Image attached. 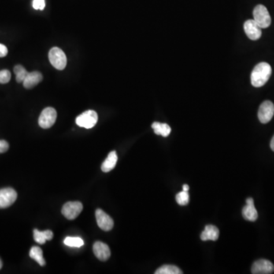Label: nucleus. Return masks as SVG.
I'll list each match as a JSON object with an SVG mask.
<instances>
[{"label": "nucleus", "instance_id": "nucleus-2", "mask_svg": "<svg viewBox=\"0 0 274 274\" xmlns=\"http://www.w3.org/2000/svg\"><path fill=\"white\" fill-rule=\"evenodd\" d=\"M253 20L255 21L261 29L267 28L271 25V17L264 5H257L253 9Z\"/></svg>", "mask_w": 274, "mask_h": 274}, {"label": "nucleus", "instance_id": "nucleus-29", "mask_svg": "<svg viewBox=\"0 0 274 274\" xmlns=\"http://www.w3.org/2000/svg\"><path fill=\"white\" fill-rule=\"evenodd\" d=\"M182 187H183V190H184V191H188L189 189H190V187H189L187 184H183Z\"/></svg>", "mask_w": 274, "mask_h": 274}, {"label": "nucleus", "instance_id": "nucleus-14", "mask_svg": "<svg viewBox=\"0 0 274 274\" xmlns=\"http://www.w3.org/2000/svg\"><path fill=\"white\" fill-rule=\"evenodd\" d=\"M43 79V75L40 72H28L25 79L23 82V86L25 89H31L39 84Z\"/></svg>", "mask_w": 274, "mask_h": 274}, {"label": "nucleus", "instance_id": "nucleus-4", "mask_svg": "<svg viewBox=\"0 0 274 274\" xmlns=\"http://www.w3.org/2000/svg\"><path fill=\"white\" fill-rule=\"evenodd\" d=\"M98 120V114L92 110H89V111L85 112L84 113H82V114L78 116L75 122L79 127H84L86 129H91L95 126Z\"/></svg>", "mask_w": 274, "mask_h": 274}, {"label": "nucleus", "instance_id": "nucleus-26", "mask_svg": "<svg viewBox=\"0 0 274 274\" xmlns=\"http://www.w3.org/2000/svg\"><path fill=\"white\" fill-rule=\"evenodd\" d=\"M9 145L5 140H0V154L5 153L9 149Z\"/></svg>", "mask_w": 274, "mask_h": 274}, {"label": "nucleus", "instance_id": "nucleus-25", "mask_svg": "<svg viewBox=\"0 0 274 274\" xmlns=\"http://www.w3.org/2000/svg\"><path fill=\"white\" fill-rule=\"evenodd\" d=\"M33 8L36 10H44L45 8V0H34Z\"/></svg>", "mask_w": 274, "mask_h": 274}, {"label": "nucleus", "instance_id": "nucleus-7", "mask_svg": "<svg viewBox=\"0 0 274 274\" xmlns=\"http://www.w3.org/2000/svg\"><path fill=\"white\" fill-rule=\"evenodd\" d=\"M17 193L14 189L8 187L0 190V209H5L12 206L17 199Z\"/></svg>", "mask_w": 274, "mask_h": 274}, {"label": "nucleus", "instance_id": "nucleus-6", "mask_svg": "<svg viewBox=\"0 0 274 274\" xmlns=\"http://www.w3.org/2000/svg\"><path fill=\"white\" fill-rule=\"evenodd\" d=\"M83 209L82 203L78 201L68 202L64 204L62 208V214L64 215L67 219L72 220L79 216Z\"/></svg>", "mask_w": 274, "mask_h": 274}, {"label": "nucleus", "instance_id": "nucleus-22", "mask_svg": "<svg viewBox=\"0 0 274 274\" xmlns=\"http://www.w3.org/2000/svg\"><path fill=\"white\" fill-rule=\"evenodd\" d=\"M14 72L16 74V81H17V82H19V83L24 82L26 76H27V74H28V72H27L25 68H24L23 66L21 65H17L14 67Z\"/></svg>", "mask_w": 274, "mask_h": 274}, {"label": "nucleus", "instance_id": "nucleus-18", "mask_svg": "<svg viewBox=\"0 0 274 274\" xmlns=\"http://www.w3.org/2000/svg\"><path fill=\"white\" fill-rule=\"evenodd\" d=\"M152 127L154 130L155 134L156 135L162 136L167 137L171 134V129L167 123H161L160 122H154L152 124Z\"/></svg>", "mask_w": 274, "mask_h": 274}, {"label": "nucleus", "instance_id": "nucleus-23", "mask_svg": "<svg viewBox=\"0 0 274 274\" xmlns=\"http://www.w3.org/2000/svg\"><path fill=\"white\" fill-rule=\"evenodd\" d=\"M176 201L180 206L187 205L189 201H190V198H189V194L187 191L182 190V192H179L176 195Z\"/></svg>", "mask_w": 274, "mask_h": 274}, {"label": "nucleus", "instance_id": "nucleus-27", "mask_svg": "<svg viewBox=\"0 0 274 274\" xmlns=\"http://www.w3.org/2000/svg\"><path fill=\"white\" fill-rule=\"evenodd\" d=\"M8 53V49L5 45L0 44V57H4Z\"/></svg>", "mask_w": 274, "mask_h": 274}, {"label": "nucleus", "instance_id": "nucleus-30", "mask_svg": "<svg viewBox=\"0 0 274 274\" xmlns=\"http://www.w3.org/2000/svg\"><path fill=\"white\" fill-rule=\"evenodd\" d=\"M2 260H1V259H0V270H1V268H2Z\"/></svg>", "mask_w": 274, "mask_h": 274}, {"label": "nucleus", "instance_id": "nucleus-20", "mask_svg": "<svg viewBox=\"0 0 274 274\" xmlns=\"http://www.w3.org/2000/svg\"><path fill=\"white\" fill-rule=\"evenodd\" d=\"M182 271L175 265H163L155 272L156 274H182Z\"/></svg>", "mask_w": 274, "mask_h": 274}, {"label": "nucleus", "instance_id": "nucleus-5", "mask_svg": "<svg viewBox=\"0 0 274 274\" xmlns=\"http://www.w3.org/2000/svg\"><path fill=\"white\" fill-rule=\"evenodd\" d=\"M57 114L53 108H46L41 112L38 119L40 127L43 129L50 128L57 120Z\"/></svg>", "mask_w": 274, "mask_h": 274}, {"label": "nucleus", "instance_id": "nucleus-21", "mask_svg": "<svg viewBox=\"0 0 274 274\" xmlns=\"http://www.w3.org/2000/svg\"><path fill=\"white\" fill-rule=\"evenodd\" d=\"M64 244L71 248H80L84 245V242L79 237H67L64 240Z\"/></svg>", "mask_w": 274, "mask_h": 274}, {"label": "nucleus", "instance_id": "nucleus-15", "mask_svg": "<svg viewBox=\"0 0 274 274\" xmlns=\"http://www.w3.org/2000/svg\"><path fill=\"white\" fill-rule=\"evenodd\" d=\"M219 231L217 227L212 225L206 226L205 229L201 233V238L203 241H216L219 238Z\"/></svg>", "mask_w": 274, "mask_h": 274}, {"label": "nucleus", "instance_id": "nucleus-3", "mask_svg": "<svg viewBox=\"0 0 274 274\" xmlns=\"http://www.w3.org/2000/svg\"><path fill=\"white\" fill-rule=\"evenodd\" d=\"M49 60L51 65L58 70H63L67 67V56L60 48H52L49 52Z\"/></svg>", "mask_w": 274, "mask_h": 274}, {"label": "nucleus", "instance_id": "nucleus-9", "mask_svg": "<svg viewBox=\"0 0 274 274\" xmlns=\"http://www.w3.org/2000/svg\"><path fill=\"white\" fill-rule=\"evenodd\" d=\"M96 221L101 229L105 231H111L114 227V220L111 216H108L106 212L102 209H97L95 211Z\"/></svg>", "mask_w": 274, "mask_h": 274}, {"label": "nucleus", "instance_id": "nucleus-1", "mask_svg": "<svg viewBox=\"0 0 274 274\" xmlns=\"http://www.w3.org/2000/svg\"><path fill=\"white\" fill-rule=\"evenodd\" d=\"M272 73L271 65L262 62L255 66L251 75V82L253 87L260 88L264 86L269 80Z\"/></svg>", "mask_w": 274, "mask_h": 274}, {"label": "nucleus", "instance_id": "nucleus-10", "mask_svg": "<svg viewBox=\"0 0 274 274\" xmlns=\"http://www.w3.org/2000/svg\"><path fill=\"white\" fill-rule=\"evenodd\" d=\"M274 271V265L268 260L260 259L253 263L251 273L253 274H270Z\"/></svg>", "mask_w": 274, "mask_h": 274}, {"label": "nucleus", "instance_id": "nucleus-28", "mask_svg": "<svg viewBox=\"0 0 274 274\" xmlns=\"http://www.w3.org/2000/svg\"><path fill=\"white\" fill-rule=\"evenodd\" d=\"M271 148L273 151L274 152V136L273 137L272 139H271Z\"/></svg>", "mask_w": 274, "mask_h": 274}, {"label": "nucleus", "instance_id": "nucleus-12", "mask_svg": "<svg viewBox=\"0 0 274 274\" xmlns=\"http://www.w3.org/2000/svg\"><path fill=\"white\" fill-rule=\"evenodd\" d=\"M242 216L247 221L255 222L258 218V213L254 206L253 200L251 197L246 200V205L242 209Z\"/></svg>", "mask_w": 274, "mask_h": 274}, {"label": "nucleus", "instance_id": "nucleus-16", "mask_svg": "<svg viewBox=\"0 0 274 274\" xmlns=\"http://www.w3.org/2000/svg\"><path fill=\"white\" fill-rule=\"evenodd\" d=\"M117 161V155L115 151H112L108 154L105 161L101 164V170L103 172H109L115 168Z\"/></svg>", "mask_w": 274, "mask_h": 274}, {"label": "nucleus", "instance_id": "nucleus-17", "mask_svg": "<svg viewBox=\"0 0 274 274\" xmlns=\"http://www.w3.org/2000/svg\"><path fill=\"white\" fill-rule=\"evenodd\" d=\"M53 233L50 230L40 231L38 229L34 230V239L40 245H44L46 241H50L53 238Z\"/></svg>", "mask_w": 274, "mask_h": 274}, {"label": "nucleus", "instance_id": "nucleus-11", "mask_svg": "<svg viewBox=\"0 0 274 274\" xmlns=\"http://www.w3.org/2000/svg\"><path fill=\"white\" fill-rule=\"evenodd\" d=\"M244 29H245V34L249 39L252 41H257L262 35V31L261 28L259 27L258 24L255 23V21L250 20L246 21L244 24Z\"/></svg>", "mask_w": 274, "mask_h": 274}, {"label": "nucleus", "instance_id": "nucleus-24", "mask_svg": "<svg viewBox=\"0 0 274 274\" xmlns=\"http://www.w3.org/2000/svg\"><path fill=\"white\" fill-rule=\"evenodd\" d=\"M11 72L7 69L0 71V83L5 84L10 81Z\"/></svg>", "mask_w": 274, "mask_h": 274}, {"label": "nucleus", "instance_id": "nucleus-13", "mask_svg": "<svg viewBox=\"0 0 274 274\" xmlns=\"http://www.w3.org/2000/svg\"><path fill=\"white\" fill-rule=\"evenodd\" d=\"M93 252H94L95 257L101 261H105L111 257V250H110L109 247L106 244L101 242H97L94 244Z\"/></svg>", "mask_w": 274, "mask_h": 274}, {"label": "nucleus", "instance_id": "nucleus-19", "mask_svg": "<svg viewBox=\"0 0 274 274\" xmlns=\"http://www.w3.org/2000/svg\"><path fill=\"white\" fill-rule=\"evenodd\" d=\"M30 257L36 260L37 262L40 264V266L43 267L45 265L46 262L43 257V251L40 249L39 247L34 246L31 248L29 253Z\"/></svg>", "mask_w": 274, "mask_h": 274}, {"label": "nucleus", "instance_id": "nucleus-8", "mask_svg": "<svg viewBox=\"0 0 274 274\" xmlns=\"http://www.w3.org/2000/svg\"><path fill=\"white\" fill-rule=\"evenodd\" d=\"M274 115V105L271 101H265L260 105L258 110V118L260 123L271 121Z\"/></svg>", "mask_w": 274, "mask_h": 274}]
</instances>
